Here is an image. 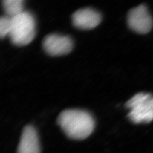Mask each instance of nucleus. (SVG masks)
Returning <instances> with one entry per match:
<instances>
[{"label": "nucleus", "instance_id": "nucleus-7", "mask_svg": "<svg viewBox=\"0 0 153 153\" xmlns=\"http://www.w3.org/2000/svg\"><path fill=\"white\" fill-rule=\"evenodd\" d=\"M38 134L33 126H26L22 131L17 153H40Z\"/></svg>", "mask_w": 153, "mask_h": 153}, {"label": "nucleus", "instance_id": "nucleus-2", "mask_svg": "<svg viewBox=\"0 0 153 153\" xmlns=\"http://www.w3.org/2000/svg\"><path fill=\"white\" fill-rule=\"evenodd\" d=\"M36 23L33 15L24 11L11 19L9 36L11 42L18 46L30 44L35 38Z\"/></svg>", "mask_w": 153, "mask_h": 153}, {"label": "nucleus", "instance_id": "nucleus-9", "mask_svg": "<svg viewBox=\"0 0 153 153\" xmlns=\"http://www.w3.org/2000/svg\"><path fill=\"white\" fill-rule=\"evenodd\" d=\"M11 24V18L8 16H0V39L9 36Z\"/></svg>", "mask_w": 153, "mask_h": 153}, {"label": "nucleus", "instance_id": "nucleus-6", "mask_svg": "<svg viewBox=\"0 0 153 153\" xmlns=\"http://www.w3.org/2000/svg\"><path fill=\"white\" fill-rule=\"evenodd\" d=\"M73 25L81 30H91L96 27L101 21V16L98 12L91 8L78 10L72 17Z\"/></svg>", "mask_w": 153, "mask_h": 153}, {"label": "nucleus", "instance_id": "nucleus-1", "mask_svg": "<svg viewBox=\"0 0 153 153\" xmlns=\"http://www.w3.org/2000/svg\"><path fill=\"white\" fill-rule=\"evenodd\" d=\"M57 124L66 135L73 140H82L93 133L95 122L88 112L80 109H66L57 117Z\"/></svg>", "mask_w": 153, "mask_h": 153}, {"label": "nucleus", "instance_id": "nucleus-8", "mask_svg": "<svg viewBox=\"0 0 153 153\" xmlns=\"http://www.w3.org/2000/svg\"><path fill=\"white\" fill-rule=\"evenodd\" d=\"M24 1L22 0H4L2 6L5 12L6 16L13 18L23 13Z\"/></svg>", "mask_w": 153, "mask_h": 153}, {"label": "nucleus", "instance_id": "nucleus-4", "mask_svg": "<svg viewBox=\"0 0 153 153\" xmlns=\"http://www.w3.org/2000/svg\"><path fill=\"white\" fill-rule=\"evenodd\" d=\"M128 22L132 30L142 34L149 33L153 27V19L146 7L143 5L138 6L129 11Z\"/></svg>", "mask_w": 153, "mask_h": 153}, {"label": "nucleus", "instance_id": "nucleus-5", "mask_svg": "<svg viewBox=\"0 0 153 153\" xmlns=\"http://www.w3.org/2000/svg\"><path fill=\"white\" fill-rule=\"evenodd\" d=\"M43 45L48 54L58 56L70 53L73 49V43L71 39L68 36L52 33L45 37Z\"/></svg>", "mask_w": 153, "mask_h": 153}, {"label": "nucleus", "instance_id": "nucleus-3", "mask_svg": "<svg viewBox=\"0 0 153 153\" xmlns=\"http://www.w3.org/2000/svg\"><path fill=\"white\" fill-rule=\"evenodd\" d=\"M130 111L129 119L135 124L148 123L153 120V95L140 93L134 95L126 104Z\"/></svg>", "mask_w": 153, "mask_h": 153}]
</instances>
